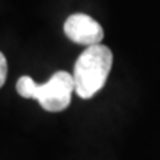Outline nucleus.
<instances>
[{"label": "nucleus", "mask_w": 160, "mask_h": 160, "mask_svg": "<svg viewBox=\"0 0 160 160\" xmlns=\"http://www.w3.org/2000/svg\"><path fill=\"white\" fill-rule=\"evenodd\" d=\"M113 65V53L104 45L88 46L80 53L73 70L74 92L83 99H89L101 91L108 79Z\"/></svg>", "instance_id": "1"}, {"label": "nucleus", "mask_w": 160, "mask_h": 160, "mask_svg": "<svg viewBox=\"0 0 160 160\" xmlns=\"http://www.w3.org/2000/svg\"><path fill=\"white\" fill-rule=\"evenodd\" d=\"M17 92L22 98L37 99L42 108L51 113L62 111L71 102L74 79L67 71H57L46 83H36L30 76H22L17 82Z\"/></svg>", "instance_id": "2"}, {"label": "nucleus", "mask_w": 160, "mask_h": 160, "mask_svg": "<svg viewBox=\"0 0 160 160\" xmlns=\"http://www.w3.org/2000/svg\"><path fill=\"white\" fill-rule=\"evenodd\" d=\"M64 33L71 42L83 46L99 45L104 39L101 24L85 13L70 15L64 22Z\"/></svg>", "instance_id": "3"}, {"label": "nucleus", "mask_w": 160, "mask_h": 160, "mask_svg": "<svg viewBox=\"0 0 160 160\" xmlns=\"http://www.w3.org/2000/svg\"><path fill=\"white\" fill-rule=\"evenodd\" d=\"M6 77H8V61L5 55L0 52V88L5 85Z\"/></svg>", "instance_id": "4"}]
</instances>
